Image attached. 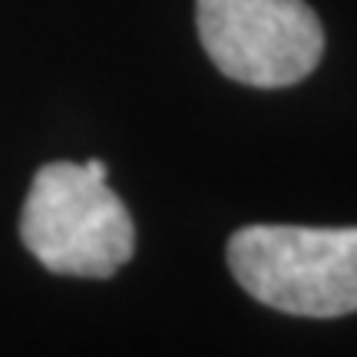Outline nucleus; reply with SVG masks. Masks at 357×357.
I'll use <instances>...</instances> for the list:
<instances>
[{"label": "nucleus", "mask_w": 357, "mask_h": 357, "mask_svg": "<svg viewBox=\"0 0 357 357\" xmlns=\"http://www.w3.org/2000/svg\"><path fill=\"white\" fill-rule=\"evenodd\" d=\"M20 238L43 268L73 278H109L132 258V218L106 185V166L50 162L33 176Z\"/></svg>", "instance_id": "obj_1"}, {"label": "nucleus", "mask_w": 357, "mask_h": 357, "mask_svg": "<svg viewBox=\"0 0 357 357\" xmlns=\"http://www.w3.org/2000/svg\"><path fill=\"white\" fill-rule=\"evenodd\" d=\"M229 268L258 305L284 314L357 311V229L245 225L229 238Z\"/></svg>", "instance_id": "obj_2"}, {"label": "nucleus", "mask_w": 357, "mask_h": 357, "mask_svg": "<svg viewBox=\"0 0 357 357\" xmlns=\"http://www.w3.org/2000/svg\"><path fill=\"white\" fill-rule=\"evenodd\" d=\"M199 40L235 83L291 86L318 66L324 30L305 0H199Z\"/></svg>", "instance_id": "obj_3"}]
</instances>
